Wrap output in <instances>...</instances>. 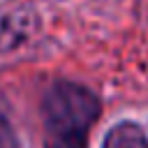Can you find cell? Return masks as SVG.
Masks as SVG:
<instances>
[{"mask_svg": "<svg viewBox=\"0 0 148 148\" xmlns=\"http://www.w3.org/2000/svg\"><path fill=\"white\" fill-rule=\"evenodd\" d=\"M102 113L99 97L76 81H53L42 95L44 148H88Z\"/></svg>", "mask_w": 148, "mask_h": 148, "instance_id": "6da1fadb", "label": "cell"}, {"mask_svg": "<svg viewBox=\"0 0 148 148\" xmlns=\"http://www.w3.org/2000/svg\"><path fill=\"white\" fill-rule=\"evenodd\" d=\"M37 30V16L32 9L14 7L0 9V56L23 46Z\"/></svg>", "mask_w": 148, "mask_h": 148, "instance_id": "7a4b0ae2", "label": "cell"}, {"mask_svg": "<svg viewBox=\"0 0 148 148\" xmlns=\"http://www.w3.org/2000/svg\"><path fill=\"white\" fill-rule=\"evenodd\" d=\"M102 148H148V136L141 125L123 120L106 132Z\"/></svg>", "mask_w": 148, "mask_h": 148, "instance_id": "3957f363", "label": "cell"}, {"mask_svg": "<svg viewBox=\"0 0 148 148\" xmlns=\"http://www.w3.org/2000/svg\"><path fill=\"white\" fill-rule=\"evenodd\" d=\"M0 148H18V136L9 118L0 111Z\"/></svg>", "mask_w": 148, "mask_h": 148, "instance_id": "277c9868", "label": "cell"}]
</instances>
